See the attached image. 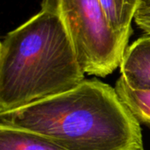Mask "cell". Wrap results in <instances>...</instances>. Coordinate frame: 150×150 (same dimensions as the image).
Listing matches in <instances>:
<instances>
[{
  "instance_id": "6",
  "label": "cell",
  "mask_w": 150,
  "mask_h": 150,
  "mask_svg": "<svg viewBox=\"0 0 150 150\" xmlns=\"http://www.w3.org/2000/svg\"><path fill=\"white\" fill-rule=\"evenodd\" d=\"M142 0H99L110 25L120 34L130 37L132 21Z\"/></svg>"
},
{
  "instance_id": "9",
  "label": "cell",
  "mask_w": 150,
  "mask_h": 150,
  "mask_svg": "<svg viewBox=\"0 0 150 150\" xmlns=\"http://www.w3.org/2000/svg\"><path fill=\"white\" fill-rule=\"evenodd\" d=\"M135 17H150V0H142Z\"/></svg>"
},
{
  "instance_id": "2",
  "label": "cell",
  "mask_w": 150,
  "mask_h": 150,
  "mask_svg": "<svg viewBox=\"0 0 150 150\" xmlns=\"http://www.w3.org/2000/svg\"><path fill=\"white\" fill-rule=\"evenodd\" d=\"M84 75L61 18L40 9L1 41L0 113L70 91Z\"/></svg>"
},
{
  "instance_id": "3",
  "label": "cell",
  "mask_w": 150,
  "mask_h": 150,
  "mask_svg": "<svg viewBox=\"0 0 150 150\" xmlns=\"http://www.w3.org/2000/svg\"><path fill=\"white\" fill-rule=\"evenodd\" d=\"M41 9L61 18L84 74L105 77L120 67L130 37L113 30L99 0H42Z\"/></svg>"
},
{
  "instance_id": "4",
  "label": "cell",
  "mask_w": 150,
  "mask_h": 150,
  "mask_svg": "<svg viewBox=\"0 0 150 150\" xmlns=\"http://www.w3.org/2000/svg\"><path fill=\"white\" fill-rule=\"evenodd\" d=\"M120 72L130 88L150 90V33H145L127 48Z\"/></svg>"
},
{
  "instance_id": "1",
  "label": "cell",
  "mask_w": 150,
  "mask_h": 150,
  "mask_svg": "<svg viewBox=\"0 0 150 150\" xmlns=\"http://www.w3.org/2000/svg\"><path fill=\"white\" fill-rule=\"evenodd\" d=\"M0 126L41 134L67 150H144L140 122L115 88L98 80L0 113Z\"/></svg>"
},
{
  "instance_id": "7",
  "label": "cell",
  "mask_w": 150,
  "mask_h": 150,
  "mask_svg": "<svg viewBox=\"0 0 150 150\" xmlns=\"http://www.w3.org/2000/svg\"><path fill=\"white\" fill-rule=\"evenodd\" d=\"M115 91L134 117L141 123L150 126V90H134L120 77L115 84Z\"/></svg>"
},
{
  "instance_id": "5",
  "label": "cell",
  "mask_w": 150,
  "mask_h": 150,
  "mask_svg": "<svg viewBox=\"0 0 150 150\" xmlns=\"http://www.w3.org/2000/svg\"><path fill=\"white\" fill-rule=\"evenodd\" d=\"M0 150L67 149L41 134L0 126Z\"/></svg>"
},
{
  "instance_id": "8",
  "label": "cell",
  "mask_w": 150,
  "mask_h": 150,
  "mask_svg": "<svg viewBox=\"0 0 150 150\" xmlns=\"http://www.w3.org/2000/svg\"><path fill=\"white\" fill-rule=\"evenodd\" d=\"M134 22L145 33H150V17H135Z\"/></svg>"
}]
</instances>
